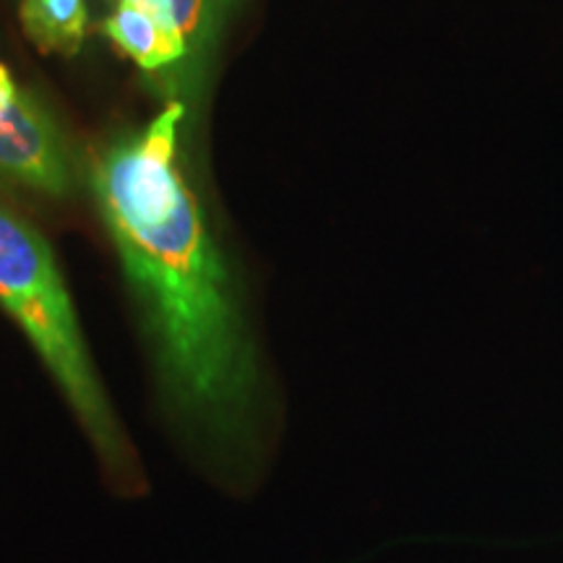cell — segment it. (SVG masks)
<instances>
[{
    "label": "cell",
    "mask_w": 563,
    "mask_h": 563,
    "mask_svg": "<svg viewBox=\"0 0 563 563\" xmlns=\"http://www.w3.org/2000/svg\"><path fill=\"white\" fill-rule=\"evenodd\" d=\"M115 3H129V0H112ZM150 9L162 13L188 47V84L191 91L199 87L207 60L220 42V34L228 26L232 13H235L241 0H139Z\"/></svg>",
    "instance_id": "5b68a950"
},
{
    "label": "cell",
    "mask_w": 563,
    "mask_h": 563,
    "mask_svg": "<svg viewBox=\"0 0 563 563\" xmlns=\"http://www.w3.org/2000/svg\"><path fill=\"white\" fill-rule=\"evenodd\" d=\"M104 37L144 70V76L162 81L173 91L170 102L186 104L188 91V47L180 32L162 13L139 0L115 3L102 21Z\"/></svg>",
    "instance_id": "277c9868"
},
{
    "label": "cell",
    "mask_w": 563,
    "mask_h": 563,
    "mask_svg": "<svg viewBox=\"0 0 563 563\" xmlns=\"http://www.w3.org/2000/svg\"><path fill=\"white\" fill-rule=\"evenodd\" d=\"M19 21L37 51L63 58L79 55L89 34L87 0H21Z\"/></svg>",
    "instance_id": "8992f818"
},
{
    "label": "cell",
    "mask_w": 563,
    "mask_h": 563,
    "mask_svg": "<svg viewBox=\"0 0 563 563\" xmlns=\"http://www.w3.org/2000/svg\"><path fill=\"white\" fill-rule=\"evenodd\" d=\"M0 183L47 199L74 191V159L60 125L0 63Z\"/></svg>",
    "instance_id": "3957f363"
},
{
    "label": "cell",
    "mask_w": 563,
    "mask_h": 563,
    "mask_svg": "<svg viewBox=\"0 0 563 563\" xmlns=\"http://www.w3.org/2000/svg\"><path fill=\"white\" fill-rule=\"evenodd\" d=\"M186 104L167 102L91 159L89 188L139 316L162 410L224 481L264 452L269 382L241 290L180 154Z\"/></svg>",
    "instance_id": "6da1fadb"
},
{
    "label": "cell",
    "mask_w": 563,
    "mask_h": 563,
    "mask_svg": "<svg viewBox=\"0 0 563 563\" xmlns=\"http://www.w3.org/2000/svg\"><path fill=\"white\" fill-rule=\"evenodd\" d=\"M0 308L30 340L108 475L118 488L136 490V454L91 361L51 243L5 203H0Z\"/></svg>",
    "instance_id": "7a4b0ae2"
}]
</instances>
